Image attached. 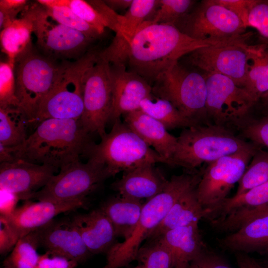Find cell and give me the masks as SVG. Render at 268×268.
<instances>
[{
	"label": "cell",
	"mask_w": 268,
	"mask_h": 268,
	"mask_svg": "<svg viewBox=\"0 0 268 268\" xmlns=\"http://www.w3.org/2000/svg\"><path fill=\"white\" fill-rule=\"evenodd\" d=\"M240 43L239 39L197 40L174 25L146 22L129 41L115 37L98 55L111 65L127 67L151 85L181 58L197 49Z\"/></svg>",
	"instance_id": "obj_1"
},
{
	"label": "cell",
	"mask_w": 268,
	"mask_h": 268,
	"mask_svg": "<svg viewBox=\"0 0 268 268\" xmlns=\"http://www.w3.org/2000/svg\"><path fill=\"white\" fill-rule=\"evenodd\" d=\"M93 142L80 119H49L36 125L15 154L17 159L61 169L86 157Z\"/></svg>",
	"instance_id": "obj_2"
},
{
	"label": "cell",
	"mask_w": 268,
	"mask_h": 268,
	"mask_svg": "<svg viewBox=\"0 0 268 268\" xmlns=\"http://www.w3.org/2000/svg\"><path fill=\"white\" fill-rule=\"evenodd\" d=\"M201 175L200 170L172 176L161 193L144 203L133 234L123 242H118L108 251L102 268H121L135 260L143 241L162 221L179 198L198 185Z\"/></svg>",
	"instance_id": "obj_3"
},
{
	"label": "cell",
	"mask_w": 268,
	"mask_h": 268,
	"mask_svg": "<svg viewBox=\"0 0 268 268\" xmlns=\"http://www.w3.org/2000/svg\"><path fill=\"white\" fill-rule=\"evenodd\" d=\"M257 146L225 128L211 123L198 125L183 129L177 137L171 166L194 171L202 164Z\"/></svg>",
	"instance_id": "obj_4"
},
{
	"label": "cell",
	"mask_w": 268,
	"mask_h": 268,
	"mask_svg": "<svg viewBox=\"0 0 268 268\" xmlns=\"http://www.w3.org/2000/svg\"><path fill=\"white\" fill-rule=\"evenodd\" d=\"M67 61L38 53L32 44L15 60V95L18 107L31 124L39 107L59 79Z\"/></svg>",
	"instance_id": "obj_5"
},
{
	"label": "cell",
	"mask_w": 268,
	"mask_h": 268,
	"mask_svg": "<svg viewBox=\"0 0 268 268\" xmlns=\"http://www.w3.org/2000/svg\"><path fill=\"white\" fill-rule=\"evenodd\" d=\"M103 165L111 177L147 164H167L166 161L147 145L120 119L111 131L94 142L87 157Z\"/></svg>",
	"instance_id": "obj_6"
},
{
	"label": "cell",
	"mask_w": 268,
	"mask_h": 268,
	"mask_svg": "<svg viewBox=\"0 0 268 268\" xmlns=\"http://www.w3.org/2000/svg\"><path fill=\"white\" fill-rule=\"evenodd\" d=\"M152 87L155 96L170 101L197 124H210L206 108L204 74L190 69L178 62L160 75Z\"/></svg>",
	"instance_id": "obj_7"
},
{
	"label": "cell",
	"mask_w": 268,
	"mask_h": 268,
	"mask_svg": "<svg viewBox=\"0 0 268 268\" xmlns=\"http://www.w3.org/2000/svg\"><path fill=\"white\" fill-rule=\"evenodd\" d=\"M97 53L89 52L73 63L67 62L57 83L40 104L31 124L49 119H80L83 111V78Z\"/></svg>",
	"instance_id": "obj_8"
},
{
	"label": "cell",
	"mask_w": 268,
	"mask_h": 268,
	"mask_svg": "<svg viewBox=\"0 0 268 268\" xmlns=\"http://www.w3.org/2000/svg\"><path fill=\"white\" fill-rule=\"evenodd\" d=\"M204 75L209 121L234 132L240 131L252 118L250 111L256 102L245 89L228 77L216 73Z\"/></svg>",
	"instance_id": "obj_9"
},
{
	"label": "cell",
	"mask_w": 268,
	"mask_h": 268,
	"mask_svg": "<svg viewBox=\"0 0 268 268\" xmlns=\"http://www.w3.org/2000/svg\"><path fill=\"white\" fill-rule=\"evenodd\" d=\"M182 33L200 40L248 38L246 27L233 12L216 0H203L174 25Z\"/></svg>",
	"instance_id": "obj_10"
},
{
	"label": "cell",
	"mask_w": 268,
	"mask_h": 268,
	"mask_svg": "<svg viewBox=\"0 0 268 268\" xmlns=\"http://www.w3.org/2000/svg\"><path fill=\"white\" fill-rule=\"evenodd\" d=\"M47 184L32 194L27 200L71 201L87 199L111 175L102 164L89 158L86 163L77 160L60 169Z\"/></svg>",
	"instance_id": "obj_11"
},
{
	"label": "cell",
	"mask_w": 268,
	"mask_h": 268,
	"mask_svg": "<svg viewBox=\"0 0 268 268\" xmlns=\"http://www.w3.org/2000/svg\"><path fill=\"white\" fill-rule=\"evenodd\" d=\"M83 111L80 120L89 133L106 134L113 103L110 64L99 58L88 67L83 78Z\"/></svg>",
	"instance_id": "obj_12"
},
{
	"label": "cell",
	"mask_w": 268,
	"mask_h": 268,
	"mask_svg": "<svg viewBox=\"0 0 268 268\" xmlns=\"http://www.w3.org/2000/svg\"><path fill=\"white\" fill-rule=\"evenodd\" d=\"M260 147L257 146L227 155L203 166L196 193L206 213L227 198L230 190L241 180Z\"/></svg>",
	"instance_id": "obj_13"
},
{
	"label": "cell",
	"mask_w": 268,
	"mask_h": 268,
	"mask_svg": "<svg viewBox=\"0 0 268 268\" xmlns=\"http://www.w3.org/2000/svg\"><path fill=\"white\" fill-rule=\"evenodd\" d=\"M29 7L33 16V33L44 55L55 60L80 59L93 40L78 31L50 21V17L40 3L31 5Z\"/></svg>",
	"instance_id": "obj_14"
},
{
	"label": "cell",
	"mask_w": 268,
	"mask_h": 268,
	"mask_svg": "<svg viewBox=\"0 0 268 268\" xmlns=\"http://www.w3.org/2000/svg\"><path fill=\"white\" fill-rule=\"evenodd\" d=\"M247 45L246 43L200 48L187 55L188 61L204 73L222 74L244 88L247 80Z\"/></svg>",
	"instance_id": "obj_15"
},
{
	"label": "cell",
	"mask_w": 268,
	"mask_h": 268,
	"mask_svg": "<svg viewBox=\"0 0 268 268\" xmlns=\"http://www.w3.org/2000/svg\"><path fill=\"white\" fill-rule=\"evenodd\" d=\"M268 212V181L246 192L227 198L206 212L210 222L219 220L227 227L236 228Z\"/></svg>",
	"instance_id": "obj_16"
},
{
	"label": "cell",
	"mask_w": 268,
	"mask_h": 268,
	"mask_svg": "<svg viewBox=\"0 0 268 268\" xmlns=\"http://www.w3.org/2000/svg\"><path fill=\"white\" fill-rule=\"evenodd\" d=\"M39 246L46 252L81 264L92 255L71 220L53 219L36 230Z\"/></svg>",
	"instance_id": "obj_17"
},
{
	"label": "cell",
	"mask_w": 268,
	"mask_h": 268,
	"mask_svg": "<svg viewBox=\"0 0 268 268\" xmlns=\"http://www.w3.org/2000/svg\"><path fill=\"white\" fill-rule=\"evenodd\" d=\"M57 169L17 159L0 164V189L27 200L32 194L44 187Z\"/></svg>",
	"instance_id": "obj_18"
},
{
	"label": "cell",
	"mask_w": 268,
	"mask_h": 268,
	"mask_svg": "<svg viewBox=\"0 0 268 268\" xmlns=\"http://www.w3.org/2000/svg\"><path fill=\"white\" fill-rule=\"evenodd\" d=\"M87 206V199L66 201L25 200L5 217L21 238L44 226L61 213Z\"/></svg>",
	"instance_id": "obj_19"
},
{
	"label": "cell",
	"mask_w": 268,
	"mask_h": 268,
	"mask_svg": "<svg viewBox=\"0 0 268 268\" xmlns=\"http://www.w3.org/2000/svg\"><path fill=\"white\" fill-rule=\"evenodd\" d=\"M112 80L113 103L109 122L139 110L142 100L152 94V86L138 74L124 66L110 64Z\"/></svg>",
	"instance_id": "obj_20"
},
{
	"label": "cell",
	"mask_w": 268,
	"mask_h": 268,
	"mask_svg": "<svg viewBox=\"0 0 268 268\" xmlns=\"http://www.w3.org/2000/svg\"><path fill=\"white\" fill-rule=\"evenodd\" d=\"M155 164H147L124 172L122 177L111 185L120 196L142 201L161 193L168 183Z\"/></svg>",
	"instance_id": "obj_21"
},
{
	"label": "cell",
	"mask_w": 268,
	"mask_h": 268,
	"mask_svg": "<svg viewBox=\"0 0 268 268\" xmlns=\"http://www.w3.org/2000/svg\"><path fill=\"white\" fill-rule=\"evenodd\" d=\"M71 220L92 255H106L118 242L111 222L99 207L76 214Z\"/></svg>",
	"instance_id": "obj_22"
},
{
	"label": "cell",
	"mask_w": 268,
	"mask_h": 268,
	"mask_svg": "<svg viewBox=\"0 0 268 268\" xmlns=\"http://www.w3.org/2000/svg\"><path fill=\"white\" fill-rule=\"evenodd\" d=\"M157 238L169 251L172 268L186 267L207 250L198 223L171 229Z\"/></svg>",
	"instance_id": "obj_23"
},
{
	"label": "cell",
	"mask_w": 268,
	"mask_h": 268,
	"mask_svg": "<svg viewBox=\"0 0 268 268\" xmlns=\"http://www.w3.org/2000/svg\"><path fill=\"white\" fill-rule=\"evenodd\" d=\"M123 116L124 122L171 166L177 137L169 134L160 122L140 110Z\"/></svg>",
	"instance_id": "obj_24"
},
{
	"label": "cell",
	"mask_w": 268,
	"mask_h": 268,
	"mask_svg": "<svg viewBox=\"0 0 268 268\" xmlns=\"http://www.w3.org/2000/svg\"><path fill=\"white\" fill-rule=\"evenodd\" d=\"M220 246L236 253H268V212L218 240Z\"/></svg>",
	"instance_id": "obj_25"
},
{
	"label": "cell",
	"mask_w": 268,
	"mask_h": 268,
	"mask_svg": "<svg viewBox=\"0 0 268 268\" xmlns=\"http://www.w3.org/2000/svg\"><path fill=\"white\" fill-rule=\"evenodd\" d=\"M197 186L190 189L179 198L162 221L150 233L147 240L156 238L177 227L199 223L201 219L204 218L206 211L198 200Z\"/></svg>",
	"instance_id": "obj_26"
},
{
	"label": "cell",
	"mask_w": 268,
	"mask_h": 268,
	"mask_svg": "<svg viewBox=\"0 0 268 268\" xmlns=\"http://www.w3.org/2000/svg\"><path fill=\"white\" fill-rule=\"evenodd\" d=\"M144 205L141 201L118 194L103 202L99 208L105 213L114 227L117 238L128 239L139 220Z\"/></svg>",
	"instance_id": "obj_27"
},
{
	"label": "cell",
	"mask_w": 268,
	"mask_h": 268,
	"mask_svg": "<svg viewBox=\"0 0 268 268\" xmlns=\"http://www.w3.org/2000/svg\"><path fill=\"white\" fill-rule=\"evenodd\" d=\"M34 32L33 16L29 6L22 12L20 18L8 22L1 30V51L7 61L14 65L17 57L32 44L31 37Z\"/></svg>",
	"instance_id": "obj_28"
},
{
	"label": "cell",
	"mask_w": 268,
	"mask_h": 268,
	"mask_svg": "<svg viewBox=\"0 0 268 268\" xmlns=\"http://www.w3.org/2000/svg\"><path fill=\"white\" fill-rule=\"evenodd\" d=\"M247 80L245 89L257 103L268 91V43L246 46Z\"/></svg>",
	"instance_id": "obj_29"
},
{
	"label": "cell",
	"mask_w": 268,
	"mask_h": 268,
	"mask_svg": "<svg viewBox=\"0 0 268 268\" xmlns=\"http://www.w3.org/2000/svg\"><path fill=\"white\" fill-rule=\"evenodd\" d=\"M139 110L162 124L167 130L198 125L180 112L170 101L153 94L140 103Z\"/></svg>",
	"instance_id": "obj_30"
},
{
	"label": "cell",
	"mask_w": 268,
	"mask_h": 268,
	"mask_svg": "<svg viewBox=\"0 0 268 268\" xmlns=\"http://www.w3.org/2000/svg\"><path fill=\"white\" fill-rule=\"evenodd\" d=\"M29 125L28 118L19 107L0 108V143L13 147L21 146L28 137L26 129Z\"/></svg>",
	"instance_id": "obj_31"
},
{
	"label": "cell",
	"mask_w": 268,
	"mask_h": 268,
	"mask_svg": "<svg viewBox=\"0 0 268 268\" xmlns=\"http://www.w3.org/2000/svg\"><path fill=\"white\" fill-rule=\"evenodd\" d=\"M159 0H133L128 10L121 15L120 32L115 37L129 41L146 22H150L158 6Z\"/></svg>",
	"instance_id": "obj_32"
},
{
	"label": "cell",
	"mask_w": 268,
	"mask_h": 268,
	"mask_svg": "<svg viewBox=\"0 0 268 268\" xmlns=\"http://www.w3.org/2000/svg\"><path fill=\"white\" fill-rule=\"evenodd\" d=\"M36 231L21 237L2 263L3 268H37L40 255Z\"/></svg>",
	"instance_id": "obj_33"
},
{
	"label": "cell",
	"mask_w": 268,
	"mask_h": 268,
	"mask_svg": "<svg viewBox=\"0 0 268 268\" xmlns=\"http://www.w3.org/2000/svg\"><path fill=\"white\" fill-rule=\"evenodd\" d=\"M268 181V151L260 147L253 155L250 163L239 182L235 195Z\"/></svg>",
	"instance_id": "obj_34"
},
{
	"label": "cell",
	"mask_w": 268,
	"mask_h": 268,
	"mask_svg": "<svg viewBox=\"0 0 268 268\" xmlns=\"http://www.w3.org/2000/svg\"><path fill=\"white\" fill-rule=\"evenodd\" d=\"M135 260L138 268H172L171 254L158 238L149 239L141 246Z\"/></svg>",
	"instance_id": "obj_35"
},
{
	"label": "cell",
	"mask_w": 268,
	"mask_h": 268,
	"mask_svg": "<svg viewBox=\"0 0 268 268\" xmlns=\"http://www.w3.org/2000/svg\"><path fill=\"white\" fill-rule=\"evenodd\" d=\"M43 6L52 20L84 34L92 40L103 34L98 28L84 21L66 6Z\"/></svg>",
	"instance_id": "obj_36"
},
{
	"label": "cell",
	"mask_w": 268,
	"mask_h": 268,
	"mask_svg": "<svg viewBox=\"0 0 268 268\" xmlns=\"http://www.w3.org/2000/svg\"><path fill=\"white\" fill-rule=\"evenodd\" d=\"M37 2L44 6H66L81 19L98 28L103 33L106 28L103 19L88 1L83 0H38Z\"/></svg>",
	"instance_id": "obj_37"
},
{
	"label": "cell",
	"mask_w": 268,
	"mask_h": 268,
	"mask_svg": "<svg viewBox=\"0 0 268 268\" xmlns=\"http://www.w3.org/2000/svg\"><path fill=\"white\" fill-rule=\"evenodd\" d=\"M196 3L197 1L193 0H159L158 6L150 22L174 25Z\"/></svg>",
	"instance_id": "obj_38"
},
{
	"label": "cell",
	"mask_w": 268,
	"mask_h": 268,
	"mask_svg": "<svg viewBox=\"0 0 268 268\" xmlns=\"http://www.w3.org/2000/svg\"><path fill=\"white\" fill-rule=\"evenodd\" d=\"M14 68V65L8 61L0 63V108L19 107Z\"/></svg>",
	"instance_id": "obj_39"
},
{
	"label": "cell",
	"mask_w": 268,
	"mask_h": 268,
	"mask_svg": "<svg viewBox=\"0 0 268 268\" xmlns=\"http://www.w3.org/2000/svg\"><path fill=\"white\" fill-rule=\"evenodd\" d=\"M239 132L242 138L268 148V113L260 118H252Z\"/></svg>",
	"instance_id": "obj_40"
},
{
	"label": "cell",
	"mask_w": 268,
	"mask_h": 268,
	"mask_svg": "<svg viewBox=\"0 0 268 268\" xmlns=\"http://www.w3.org/2000/svg\"><path fill=\"white\" fill-rule=\"evenodd\" d=\"M249 26L268 39V0H258L250 11Z\"/></svg>",
	"instance_id": "obj_41"
},
{
	"label": "cell",
	"mask_w": 268,
	"mask_h": 268,
	"mask_svg": "<svg viewBox=\"0 0 268 268\" xmlns=\"http://www.w3.org/2000/svg\"><path fill=\"white\" fill-rule=\"evenodd\" d=\"M20 238L6 217L0 215V254L9 253Z\"/></svg>",
	"instance_id": "obj_42"
},
{
	"label": "cell",
	"mask_w": 268,
	"mask_h": 268,
	"mask_svg": "<svg viewBox=\"0 0 268 268\" xmlns=\"http://www.w3.org/2000/svg\"><path fill=\"white\" fill-rule=\"evenodd\" d=\"M27 6L28 1L25 0H0V29L8 22L16 18L17 15L22 12Z\"/></svg>",
	"instance_id": "obj_43"
},
{
	"label": "cell",
	"mask_w": 268,
	"mask_h": 268,
	"mask_svg": "<svg viewBox=\"0 0 268 268\" xmlns=\"http://www.w3.org/2000/svg\"><path fill=\"white\" fill-rule=\"evenodd\" d=\"M88 1L100 14L105 22L106 28L111 29L116 34L119 33L121 14H118L111 9L104 0H92Z\"/></svg>",
	"instance_id": "obj_44"
},
{
	"label": "cell",
	"mask_w": 268,
	"mask_h": 268,
	"mask_svg": "<svg viewBox=\"0 0 268 268\" xmlns=\"http://www.w3.org/2000/svg\"><path fill=\"white\" fill-rule=\"evenodd\" d=\"M234 13L241 20L247 28L249 26V15L251 10L258 0H216Z\"/></svg>",
	"instance_id": "obj_45"
},
{
	"label": "cell",
	"mask_w": 268,
	"mask_h": 268,
	"mask_svg": "<svg viewBox=\"0 0 268 268\" xmlns=\"http://www.w3.org/2000/svg\"><path fill=\"white\" fill-rule=\"evenodd\" d=\"M78 265L75 261L46 252L40 255L37 268H75Z\"/></svg>",
	"instance_id": "obj_46"
},
{
	"label": "cell",
	"mask_w": 268,
	"mask_h": 268,
	"mask_svg": "<svg viewBox=\"0 0 268 268\" xmlns=\"http://www.w3.org/2000/svg\"><path fill=\"white\" fill-rule=\"evenodd\" d=\"M0 215L8 217L17 208L18 201L21 200L19 196L9 192L0 190Z\"/></svg>",
	"instance_id": "obj_47"
},
{
	"label": "cell",
	"mask_w": 268,
	"mask_h": 268,
	"mask_svg": "<svg viewBox=\"0 0 268 268\" xmlns=\"http://www.w3.org/2000/svg\"><path fill=\"white\" fill-rule=\"evenodd\" d=\"M199 260L203 268H232L222 258L207 250Z\"/></svg>",
	"instance_id": "obj_48"
},
{
	"label": "cell",
	"mask_w": 268,
	"mask_h": 268,
	"mask_svg": "<svg viewBox=\"0 0 268 268\" xmlns=\"http://www.w3.org/2000/svg\"><path fill=\"white\" fill-rule=\"evenodd\" d=\"M236 259L238 265L244 268H266L245 253H236Z\"/></svg>",
	"instance_id": "obj_49"
},
{
	"label": "cell",
	"mask_w": 268,
	"mask_h": 268,
	"mask_svg": "<svg viewBox=\"0 0 268 268\" xmlns=\"http://www.w3.org/2000/svg\"><path fill=\"white\" fill-rule=\"evenodd\" d=\"M16 147L5 146L0 143V163L12 162L17 159L15 156Z\"/></svg>",
	"instance_id": "obj_50"
},
{
	"label": "cell",
	"mask_w": 268,
	"mask_h": 268,
	"mask_svg": "<svg viewBox=\"0 0 268 268\" xmlns=\"http://www.w3.org/2000/svg\"><path fill=\"white\" fill-rule=\"evenodd\" d=\"M104 1L111 9L117 12L118 10L128 9L131 6L133 0H107Z\"/></svg>",
	"instance_id": "obj_51"
},
{
	"label": "cell",
	"mask_w": 268,
	"mask_h": 268,
	"mask_svg": "<svg viewBox=\"0 0 268 268\" xmlns=\"http://www.w3.org/2000/svg\"><path fill=\"white\" fill-rule=\"evenodd\" d=\"M184 268H203L199 258L192 262L188 266Z\"/></svg>",
	"instance_id": "obj_52"
},
{
	"label": "cell",
	"mask_w": 268,
	"mask_h": 268,
	"mask_svg": "<svg viewBox=\"0 0 268 268\" xmlns=\"http://www.w3.org/2000/svg\"><path fill=\"white\" fill-rule=\"evenodd\" d=\"M259 100H261L264 107L266 109V114L268 113V91L263 95Z\"/></svg>",
	"instance_id": "obj_53"
},
{
	"label": "cell",
	"mask_w": 268,
	"mask_h": 268,
	"mask_svg": "<svg viewBox=\"0 0 268 268\" xmlns=\"http://www.w3.org/2000/svg\"><path fill=\"white\" fill-rule=\"evenodd\" d=\"M239 266V268H244V267H243L242 266Z\"/></svg>",
	"instance_id": "obj_54"
},
{
	"label": "cell",
	"mask_w": 268,
	"mask_h": 268,
	"mask_svg": "<svg viewBox=\"0 0 268 268\" xmlns=\"http://www.w3.org/2000/svg\"><path fill=\"white\" fill-rule=\"evenodd\" d=\"M138 268V267L137 266H135V267H134V268Z\"/></svg>",
	"instance_id": "obj_55"
},
{
	"label": "cell",
	"mask_w": 268,
	"mask_h": 268,
	"mask_svg": "<svg viewBox=\"0 0 268 268\" xmlns=\"http://www.w3.org/2000/svg\"></svg>",
	"instance_id": "obj_56"
}]
</instances>
